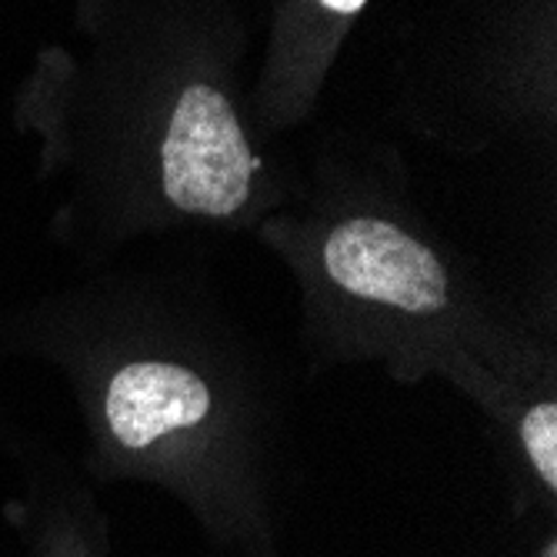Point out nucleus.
Wrapping results in <instances>:
<instances>
[{"label":"nucleus","instance_id":"3","mask_svg":"<svg viewBox=\"0 0 557 557\" xmlns=\"http://www.w3.org/2000/svg\"><path fill=\"white\" fill-rule=\"evenodd\" d=\"M318 17L327 21H350L354 14H361L368 8V0H311Z\"/></svg>","mask_w":557,"mask_h":557},{"label":"nucleus","instance_id":"2","mask_svg":"<svg viewBox=\"0 0 557 557\" xmlns=\"http://www.w3.org/2000/svg\"><path fill=\"white\" fill-rule=\"evenodd\" d=\"M518 444L524 461L541 481L544 494L557 491V404L554 397H537L518 414Z\"/></svg>","mask_w":557,"mask_h":557},{"label":"nucleus","instance_id":"1","mask_svg":"<svg viewBox=\"0 0 557 557\" xmlns=\"http://www.w3.org/2000/svg\"><path fill=\"white\" fill-rule=\"evenodd\" d=\"M255 237L287 271L304 341L321 354L481 381L537 358L531 300L487 284L391 197L324 194L308 214H268Z\"/></svg>","mask_w":557,"mask_h":557}]
</instances>
